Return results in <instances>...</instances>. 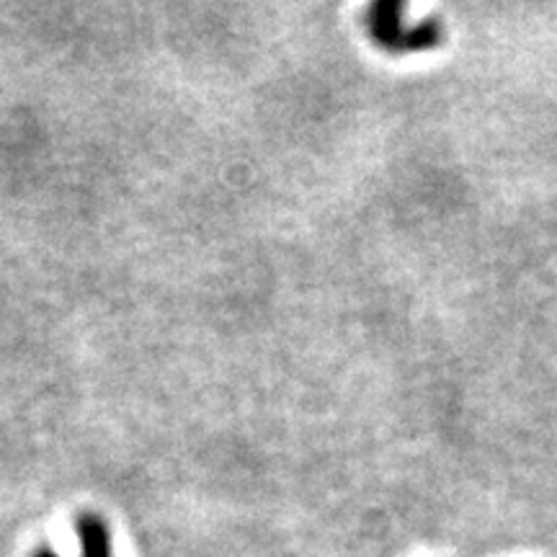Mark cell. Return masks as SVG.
<instances>
[{
    "label": "cell",
    "mask_w": 557,
    "mask_h": 557,
    "mask_svg": "<svg viewBox=\"0 0 557 557\" xmlns=\"http://www.w3.org/2000/svg\"><path fill=\"white\" fill-rule=\"evenodd\" d=\"M406 3L400 0H377L367 9V32L377 47L393 54L426 52L442 45L444 24L436 16L406 26Z\"/></svg>",
    "instance_id": "6da1fadb"
},
{
    "label": "cell",
    "mask_w": 557,
    "mask_h": 557,
    "mask_svg": "<svg viewBox=\"0 0 557 557\" xmlns=\"http://www.w3.org/2000/svg\"><path fill=\"white\" fill-rule=\"evenodd\" d=\"M75 529H78L81 540V557H114L109 524L99 513H81Z\"/></svg>",
    "instance_id": "7a4b0ae2"
},
{
    "label": "cell",
    "mask_w": 557,
    "mask_h": 557,
    "mask_svg": "<svg viewBox=\"0 0 557 557\" xmlns=\"http://www.w3.org/2000/svg\"><path fill=\"white\" fill-rule=\"evenodd\" d=\"M32 557H60V555L54 553V549H50V547H39L37 553H34Z\"/></svg>",
    "instance_id": "3957f363"
}]
</instances>
